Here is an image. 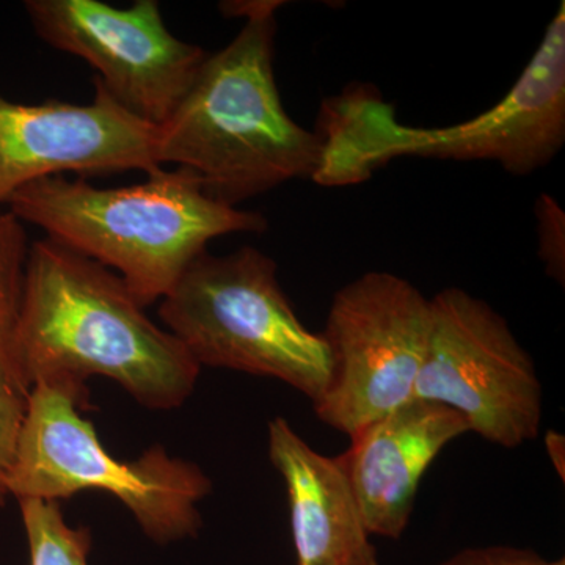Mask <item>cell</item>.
<instances>
[{"label": "cell", "instance_id": "obj_1", "mask_svg": "<svg viewBox=\"0 0 565 565\" xmlns=\"http://www.w3.org/2000/svg\"><path fill=\"white\" fill-rule=\"evenodd\" d=\"M20 359L29 388H85L87 379L102 375L151 411L184 404L202 370L114 270L50 237L29 248Z\"/></svg>", "mask_w": 565, "mask_h": 565}, {"label": "cell", "instance_id": "obj_6", "mask_svg": "<svg viewBox=\"0 0 565 565\" xmlns=\"http://www.w3.org/2000/svg\"><path fill=\"white\" fill-rule=\"evenodd\" d=\"M200 366L274 377L311 403L329 381V352L294 311L277 264L253 247L230 255L204 252L159 308Z\"/></svg>", "mask_w": 565, "mask_h": 565}, {"label": "cell", "instance_id": "obj_3", "mask_svg": "<svg viewBox=\"0 0 565 565\" xmlns=\"http://www.w3.org/2000/svg\"><path fill=\"white\" fill-rule=\"evenodd\" d=\"M6 204L18 221L114 269L143 307L166 299L211 241L267 228L262 214L217 202L180 167L114 189L82 178H41Z\"/></svg>", "mask_w": 565, "mask_h": 565}, {"label": "cell", "instance_id": "obj_4", "mask_svg": "<svg viewBox=\"0 0 565 565\" xmlns=\"http://www.w3.org/2000/svg\"><path fill=\"white\" fill-rule=\"evenodd\" d=\"M316 136L321 159L313 174L323 188L370 180L405 156L441 161H492L530 174L548 166L565 143V3L514 87L484 114L445 128H415L373 85H353L323 102Z\"/></svg>", "mask_w": 565, "mask_h": 565}, {"label": "cell", "instance_id": "obj_17", "mask_svg": "<svg viewBox=\"0 0 565 565\" xmlns=\"http://www.w3.org/2000/svg\"><path fill=\"white\" fill-rule=\"evenodd\" d=\"M25 412V397L0 396V505L9 498V476L14 446Z\"/></svg>", "mask_w": 565, "mask_h": 565}, {"label": "cell", "instance_id": "obj_2", "mask_svg": "<svg viewBox=\"0 0 565 565\" xmlns=\"http://www.w3.org/2000/svg\"><path fill=\"white\" fill-rule=\"evenodd\" d=\"M222 7L244 25L207 54L166 122L158 126L159 166L189 170L204 192L237 207L292 180L313 178L321 140L292 120L275 79L277 11L282 2Z\"/></svg>", "mask_w": 565, "mask_h": 565}, {"label": "cell", "instance_id": "obj_11", "mask_svg": "<svg viewBox=\"0 0 565 565\" xmlns=\"http://www.w3.org/2000/svg\"><path fill=\"white\" fill-rule=\"evenodd\" d=\"M467 433L457 412L414 397L352 435L351 448L337 459L371 535L396 541L404 534L427 468Z\"/></svg>", "mask_w": 565, "mask_h": 565}, {"label": "cell", "instance_id": "obj_14", "mask_svg": "<svg viewBox=\"0 0 565 565\" xmlns=\"http://www.w3.org/2000/svg\"><path fill=\"white\" fill-rule=\"evenodd\" d=\"M20 505L31 565H88V527L70 526L55 501L25 500Z\"/></svg>", "mask_w": 565, "mask_h": 565}, {"label": "cell", "instance_id": "obj_8", "mask_svg": "<svg viewBox=\"0 0 565 565\" xmlns=\"http://www.w3.org/2000/svg\"><path fill=\"white\" fill-rule=\"evenodd\" d=\"M414 397L451 408L470 433L503 448H519L541 433L544 393L533 359L503 316L463 289L430 299Z\"/></svg>", "mask_w": 565, "mask_h": 565}, {"label": "cell", "instance_id": "obj_10", "mask_svg": "<svg viewBox=\"0 0 565 565\" xmlns=\"http://www.w3.org/2000/svg\"><path fill=\"white\" fill-rule=\"evenodd\" d=\"M93 85L90 104H21L0 95V204L41 178L161 169L158 126L126 110L95 77Z\"/></svg>", "mask_w": 565, "mask_h": 565}, {"label": "cell", "instance_id": "obj_7", "mask_svg": "<svg viewBox=\"0 0 565 565\" xmlns=\"http://www.w3.org/2000/svg\"><path fill=\"white\" fill-rule=\"evenodd\" d=\"M430 332V299L392 273L363 274L334 294L322 338L329 381L313 403L348 435L414 399Z\"/></svg>", "mask_w": 565, "mask_h": 565}, {"label": "cell", "instance_id": "obj_12", "mask_svg": "<svg viewBox=\"0 0 565 565\" xmlns=\"http://www.w3.org/2000/svg\"><path fill=\"white\" fill-rule=\"evenodd\" d=\"M269 459L288 492L297 565H381L337 457L316 451L278 416L269 423Z\"/></svg>", "mask_w": 565, "mask_h": 565}, {"label": "cell", "instance_id": "obj_5", "mask_svg": "<svg viewBox=\"0 0 565 565\" xmlns=\"http://www.w3.org/2000/svg\"><path fill=\"white\" fill-rule=\"evenodd\" d=\"M85 388L33 385L25 397L7 490L18 501L70 500L102 490L120 500L159 544L195 535L199 504L211 493L202 468L151 446L134 462L111 457L95 426L82 418Z\"/></svg>", "mask_w": 565, "mask_h": 565}, {"label": "cell", "instance_id": "obj_13", "mask_svg": "<svg viewBox=\"0 0 565 565\" xmlns=\"http://www.w3.org/2000/svg\"><path fill=\"white\" fill-rule=\"evenodd\" d=\"M29 244L24 225L0 211V396L28 397L20 359V322Z\"/></svg>", "mask_w": 565, "mask_h": 565}, {"label": "cell", "instance_id": "obj_9", "mask_svg": "<svg viewBox=\"0 0 565 565\" xmlns=\"http://www.w3.org/2000/svg\"><path fill=\"white\" fill-rule=\"evenodd\" d=\"M24 10L44 43L87 62L126 110L152 126L173 114L207 57L167 29L158 0L125 9L99 0H28Z\"/></svg>", "mask_w": 565, "mask_h": 565}, {"label": "cell", "instance_id": "obj_16", "mask_svg": "<svg viewBox=\"0 0 565 565\" xmlns=\"http://www.w3.org/2000/svg\"><path fill=\"white\" fill-rule=\"evenodd\" d=\"M438 565H565V561L545 559L533 550L493 545L462 550Z\"/></svg>", "mask_w": 565, "mask_h": 565}, {"label": "cell", "instance_id": "obj_15", "mask_svg": "<svg viewBox=\"0 0 565 565\" xmlns=\"http://www.w3.org/2000/svg\"><path fill=\"white\" fill-rule=\"evenodd\" d=\"M539 243L541 256L546 266V273L564 282L565 252H564V214L555 200L550 195L539 199L537 207Z\"/></svg>", "mask_w": 565, "mask_h": 565}]
</instances>
